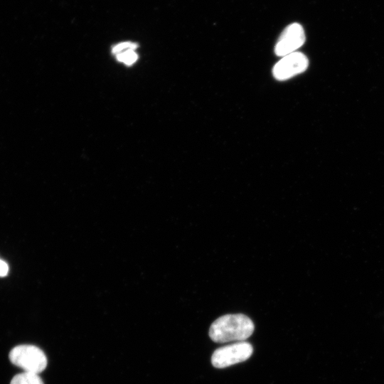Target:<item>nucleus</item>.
Segmentation results:
<instances>
[{
    "instance_id": "nucleus-1",
    "label": "nucleus",
    "mask_w": 384,
    "mask_h": 384,
    "mask_svg": "<svg viewBox=\"0 0 384 384\" xmlns=\"http://www.w3.org/2000/svg\"><path fill=\"white\" fill-rule=\"evenodd\" d=\"M254 329V324L247 316L225 314L212 323L209 336L216 343L243 341L252 334Z\"/></svg>"
},
{
    "instance_id": "nucleus-2",
    "label": "nucleus",
    "mask_w": 384,
    "mask_h": 384,
    "mask_svg": "<svg viewBox=\"0 0 384 384\" xmlns=\"http://www.w3.org/2000/svg\"><path fill=\"white\" fill-rule=\"evenodd\" d=\"M11 362L26 372L38 374L47 366V358L44 352L33 345H19L9 353Z\"/></svg>"
},
{
    "instance_id": "nucleus-3",
    "label": "nucleus",
    "mask_w": 384,
    "mask_h": 384,
    "mask_svg": "<svg viewBox=\"0 0 384 384\" xmlns=\"http://www.w3.org/2000/svg\"><path fill=\"white\" fill-rule=\"evenodd\" d=\"M253 352L250 343L238 341L217 348L211 357L212 365L223 368L247 360Z\"/></svg>"
},
{
    "instance_id": "nucleus-4",
    "label": "nucleus",
    "mask_w": 384,
    "mask_h": 384,
    "mask_svg": "<svg viewBox=\"0 0 384 384\" xmlns=\"http://www.w3.org/2000/svg\"><path fill=\"white\" fill-rule=\"evenodd\" d=\"M309 65L307 57L300 52L284 55L273 67V76L278 80H286L304 72Z\"/></svg>"
},
{
    "instance_id": "nucleus-5",
    "label": "nucleus",
    "mask_w": 384,
    "mask_h": 384,
    "mask_svg": "<svg viewBox=\"0 0 384 384\" xmlns=\"http://www.w3.org/2000/svg\"><path fill=\"white\" fill-rule=\"evenodd\" d=\"M305 40L303 27L298 23H292L281 33L274 46V53L277 55L283 57L296 52L303 46Z\"/></svg>"
},
{
    "instance_id": "nucleus-6",
    "label": "nucleus",
    "mask_w": 384,
    "mask_h": 384,
    "mask_svg": "<svg viewBox=\"0 0 384 384\" xmlns=\"http://www.w3.org/2000/svg\"><path fill=\"white\" fill-rule=\"evenodd\" d=\"M10 384H43V382L37 373L24 371L16 375Z\"/></svg>"
},
{
    "instance_id": "nucleus-7",
    "label": "nucleus",
    "mask_w": 384,
    "mask_h": 384,
    "mask_svg": "<svg viewBox=\"0 0 384 384\" xmlns=\"http://www.w3.org/2000/svg\"><path fill=\"white\" fill-rule=\"evenodd\" d=\"M116 57L119 61L122 62L127 65H132L138 58V55L134 50H127L119 53L116 54Z\"/></svg>"
},
{
    "instance_id": "nucleus-8",
    "label": "nucleus",
    "mask_w": 384,
    "mask_h": 384,
    "mask_svg": "<svg viewBox=\"0 0 384 384\" xmlns=\"http://www.w3.org/2000/svg\"><path fill=\"white\" fill-rule=\"evenodd\" d=\"M137 48V45L134 43L123 42V43H121L114 46L112 48V53L116 55L119 53H121L127 50H135Z\"/></svg>"
},
{
    "instance_id": "nucleus-9",
    "label": "nucleus",
    "mask_w": 384,
    "mask_h": 384,
    "mask_svg": "<svg viewBox=\"0 0 384 384\" xmlns=\"http://www.w3.org/2000/svg\"><path fill=\"white\" fill-rule=\"evenodd\" d=\"M8 272V265L4 261L0 260V277L6 276Z\"/></svg>"
}]
</instances>
